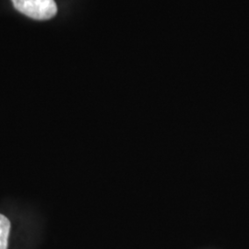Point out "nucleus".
Masks as SVG:
<instances>
[{"label":"nucleus","mask_w":249,"mask_h":249,"mask_svg":"<svg viewBox=\"0 0 249 249\" xmlns=\"http://www.w3.org/2000/svg\"><path fill=\"white\" fill-rule=\"evenodd\" d=\"M15 9L30 18L45 20L53 18L57 8L53 0H11Z\"/></svg>","instance_id":"f257e3e1"},{"label":"nucleus","mask_w":249,"mask_h":249,"mask_svg":"<svg viewBox=\"0 0 249 249\" xmlns=\"http://www.w3.org/2000/svg\"><path fill=\"white\" fill-rule=\"evenodd\" d=\"M10 223L9 219L0 214V249H8Z\"/></svg>","instance_id":"f03ea898"}]
</instances>
